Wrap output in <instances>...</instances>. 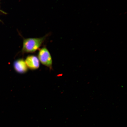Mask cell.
Segmentation results:
<instances>
[{
	"label": "cell",
	"instance_id": "obj_1",
	"mask_svg": "<svg viewBox=\"0 0 127 127\" xmlns=\"http://www.w3.org/2000/svg\"><path fill=\"white\" fill-rule=\"evenodd\" d=\"M48 36L46 35L39 38H30L24 39L21 52L23 54L33 53L40 48Z\"/></svg>",
	"mask_w": 127,
	"mask_h": 127
},
{
	"label": "cell",
	"instance_id": "obj_2",
	"mask_svg": "<svg viewBox=\"0 0 127 127\" xmlns=\"http://www.w3.org/2000/svg\"><path fill=\"white\" fill-rule=\"evenodd\" d=\"M38 58L40 62L50 69H52V60L50 52L46 47H44L40 49L38 53Z\"/></svg>",
	"mask_w": 127,
	"mask_h": 127
},
{
	"label": "cell",
	"instance_id": "obj_3",
	"mask_svg": "<svg viewBox=\"0 0 127 127\" xmlns=\"http://www.w3.org/2000/svg\"><path fill=\"white\" fill-rule=\"evenodd\" d=\"M27 66L31 70H35L39 69L40 63L37 56L34 55H29L25 60Z\"/></svg>",
	"mask_w": 127,
	"mask_h": 127
},
{
	"label": "cell",
	"instance_id": "obj_4",
	"mask_svg": "<svg viewBox=\"0 0 127 127\" xmlns=\"http://www.w3.org/2000/svg\"><path fill=\"white\" fill-rule=\"evenodd\" d=\"M13 67L16 72L20 74L25 73L28 71L25 60L20 59L15 60L13 63Z\"/></svg>",
	"mask_w": 127,
	"mask_h": 127
}]
</instances>
